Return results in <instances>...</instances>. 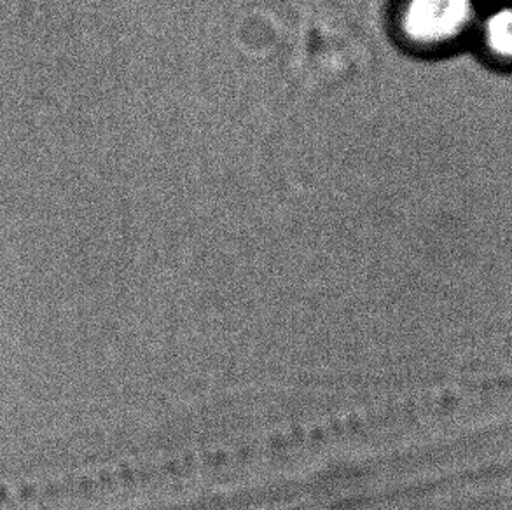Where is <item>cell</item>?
I'll return each instance as SVG.
<instances>
[{
	"instance_id": "obj_1",
	"label": "cell",
	"mask_w": 512,
	"mask_h": 510,
	"mask_svg": "<svg viewBox=\"0 0 512 510\" xmlns=\"http://www.w3.org/2000/svg\"><path fill=\"white\" fill-rule=\"evenodd\" d=\"M483 0H402L397 27L409 48L425 53L471 44Z\"/></svg>"
},
{
	"instance_id": "obj_2",
	"label": "cell",
	"mask_w": 512,
	"mask_h": 510,
	"mask_svg": "<svg viewBox=\"0 0 512 510\" xmlns=\"http://www.w3.org/2000/svg\"><path fill=\"white\" fill-rule=\"evenodd\" d=\"M471 46L486 67L512 74V2L483 6Z\"/></svg>"
},
{
	"instance_id": "obj_3",
	"label": "cell",
	"mask_w": 512,
	"mask_h": 510,
	"mask_svg": "<svg viewBox=\"0 0 512 510\" xmlns=\"http://www.w3.org/2000/svg\"><path fill=\"white\" fill-rule=\"evenodd\" d=\"M42 502H44V486L41 481L0 484V509L42 504Z\"/></svg>"
},
{
	"instance_id": "obj_4",
	"label": "cell",
	"mask_w": 512,
	"mask_h": 510,
	"mask_svg": "<svg viewBox=\"0 0 512 510\" xmlns=\"http://www.w3.org/2000/svg\"><path fill=\"white\" fill-rule=\"evenodd\" d=\"M485 4H490V2H512V0H483Z\"/></svg>"
}]
</instances>
